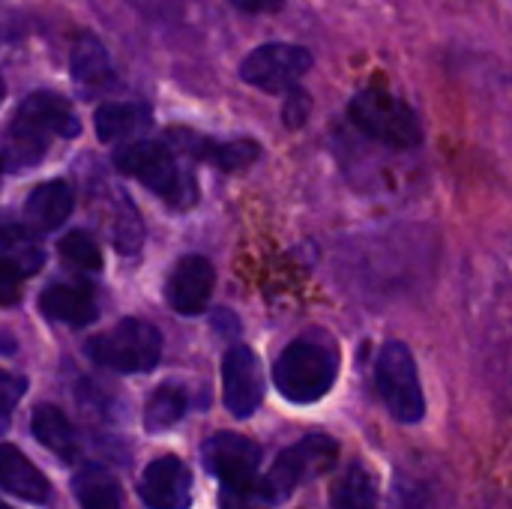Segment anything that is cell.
I'll use <instances>...</instances> for the list:
<instances>
[{"instance_id":"obj_1","label":"cell","mask_w":512,"mask_h":509,"mask_svg":"<svg viewBox=\"0 0 512 509\" xmlns=\"http://www.w3.org/2000/svg\"><path fill=\"white\" fill-rule=\"evenodd\" d=\"M204 468L222 483L219 507L222 509H261V447L243 435L219 432L201 447Z\"/></svg>"},{"instance_id":"obj_2","label":"cell","mask_w":512,"mask_h":509,"mask_svg":"<svg viewBox=\"0 0 512 509\" xmlns=\"http://www.w3.org/2000/svg\"><path fill=\"white\" fill-rule=\"evenodd\" d=\"M339 378V351L327 339H294L273 363V384L294 405L321 402Z\"/></svg>"},{"instance_id":"obj_3","label":"cell","mask_w":512,"mask_h":509,"mask_svg":"<svg viewBox=\"0 0 512 509\" xmlns=\"http://www.w3.org/2000/svg\"><path fill=\"white\" fill-rule=\"evenodd\" d=\"M78 132H81V123L72 105L51 90H36L21 102L9 126V150L18 165H33L48 150L51 135L78 138Z\"/></svg>"},{"instance_id":"obj_4","label":"cell","mask_w":512,"mask_h":509,"mask_svg":"<svg viewBox=\"0 0 512 509\" xmlns=\"http://www.w3.org/2000/svg\"><path fill=\"white\" fill-rule=\"evenodd\" d=\"M114 165L123 174L141 180L150 192H156L165 204L177 210H186L198 201V186L192 171H186L171 153V147L159 141H132L120 147L114 153Z\"/></svg>"},{"instance_id":"obj_5","label":"cell","mask_w":512,"mask_h":509,"mask_svg":"<svg viewBox=\"0 0 512 509\" xmlns=\"http://www.w3.org/2000/svg\"><path fill=\"white\" fill-rule=\"evenodd\" d=\"M348 117L363 135H369L372 141L384 147L414 150L423 144V123L417 111L405 99L387 90H378V87L360 90L348 105Z\"/></svg>"},{"instance_id":"obj_6","label":"cell","mask_w":512,"mask_h":509,"mask_svg":"<svg viewBox=\"0 0 512 509\" xmlns=\"http://www.w3.org/2000/svg\"><path fill=\"white\" fill-rule=\"evenodd\" d=\"M339 459V444L324 435L312 432L294 447L282 450L273 468L261 477V501L264 507H276L291 498V492L321 474H327Z\"/></svg>"},{"instance_id":"obj_7","label":"cell","mask_w":512,"mask_h":509,"mask_svg":"<svg viewBox=\"0 0 512 509\" xmlns=\"http://www.w3.org/2000/svg\"><path fill=\"white\" fill-rule=\"evenodd\" d=\"M375 384L378 396L387 405L396 423L414 426L426 417V396L417 372V360L411 348L399 339H390L375 360Z\"/></svg>"},{"instance_id":"obj_8","label":"cell","mask_w":512,"mask_h":509,"mask_svg":"<svg viewBox=\"0 0 512 509\" xmlns=\"http://www.w3.org/2000/svg\"><path fill=\"white\" fill-rule=\"evenodd\" d=\"M87 354L99 366L114 369V372H123V375L150 372L159 363V357H162V336L147 321L123 318L108 333L96 336L87 345Z\"/></svg>"},{"instance_id":"obj_9","label":"cell","mask_w":512,"mask_h":509,"mask_svg":"<svg viewBox=\"0 0 512 509\" xmlns=\"http://www.w3.org/2000/svg\"><path fill=\"white\" fill-rule=\"evenodd\" d=\"M315 57L309 48L294 42H264L240 63V78L264 93H288L312 69Z\"/></svg>"},{"instance_id":"obj_10","label":"cell","mask_w":512,"mask_h":509,"mask_svg":"<svg viewBox=\"0 0 512 509\" xmlns=\"http://www.w3.org/2000/svg\"><path fill=\"white\" fill-rule=\"evenodd\" d=\"M222 399H225V408L237 420H246L261 408L264 372H261L258 354L252 348L234 345L225 351V357H222Z\"/></svg>"},{"instance_id":"obj_11","label":"cell","mask_w":512,"mask_h":509,"mask_svg":"<svg viewBox=\"0 0 512 509\" xmlns=\"http://www.w3.org/2000/svg\"><path fill=\"white\" fill-rule=\"evenodd\" d=\"M138 498L147 509L192 507V471L177 456L153 459L138 483Z\"/></svg>"},{"instance_id":"obj_12","label":"cell","mask_w":512,"mask_h":509,"mask_svg":"<svg viewBox=\"0 0 512 509\" xmlns=\"http://www.w3.org/2000/svg\"><path fill=\"white\" fill-rule=\"evenodd\" d=\"M213 285H216L213 264L204 255H186L177 261V267L165 282L168 306L177 315H201L210 303Z\"/></svg>"},{"instance_id":"obj_13","label":"cell","mask_w":512,"mask_h":509,"mask_svg":"<svg viewBox=\"0 0 512 509\" xmlns=\"http://www.w3.org/2000/svg\"><path fill=\"white\" fill-rule=\"evenodd\" d=\"M171 141H174L183 153H189V156H195V159H201V162H210V165H216L219 171H243V168H249L252 162H258V156H261V147H258V141H252V138L216 141V138H204V135H195V132L174 129V132H171Z\"/></svg>"},{"instance_id":"obj_14","label":"cell","mask_w":512,"mask_h":509,"mask_svg":"<svg viewBox=\"0 0 512 509\" xmlns=\"http://www.w3.org/2000/svg\"><path fill=\"white\" fill-rule=\"evenodd\" d=\"M0 489L30 504H45L51 498L48 477L12 444H0Z\"/></svg>"},{"instance_id":"obj_15","label":"cell","mask_w":512,"mask_h":509,"mask_svg":"<svg viewBox=\"0 0 512 509\" xmlns=\"http://www.w3.org/2000/svg\"><path fill=\"white\" fill-rule=\"evenodd\" d=\"M69 69L72 78L87 90V93H99L108 90L117 78L114 63L105 51V45L93 36V33H81L72 42V54H69Z\"/></svg>"},{"instance_id":"obj_16","label":"cell","mask_w":512,"mask_h":509,"mask_svg":"<svg viewBox=\"0 0 512 509\" xmlns=\"http://www.w3.org/2000/svg\"><path fill=\"white\" fill-rule=\"evenodd\" d=\"M39 309L45 312V318L69 327H87L96 318V303L81 285H51L39 297Z\"/></svg>"},{"instance_id":"obj_17","label":"cell","mask_w":512,"mask_h":509,"mask_svg":"<svg viewBox=\"0 0 512 509\" xmlns=\"http://www.w3.org/2000/svg\"><path fill=\"white\" fill-rule=\"evenodd\" d=\"M72 213V186L66 180H48L39 183L27 198V219L39 231L60 228Z\"/></svg>"},{"instance_id":"obj_18","label":"cell","mask_w":512,"mask_h":509,"mask_svg":"<svg viewBox=\"0 0 512 509\" xmlns=\"http://www.w3.org/2000/svg\"><path fill=\"white\" fill-rule=\"evenodd\" d=\"M30 429H33V438L51 450L54 456H60L63 462H72L78 456V438H75V429L72 423L63 417L60 408L54 405H39L33 411V420H30Z\"/></svg>"},{"instance_id":"obj_19","label":"cell","mask_w":512,"mask_h":509,"mask_svg":"<svg viewBox=\"0 0 512 509\" xmlns=\"http://www.w3.org/2000/svg\"><path fill=\"white\" fill-rule=\"evenodd\" d=\"M150 108L135 105V102H108L96 111V135L99 141L111 144V141H123L141 129L150 126Z\"/></svg>"},{"instance_id":"obj_20","label":"cell","mask_w":512,"mask_h":509,"mask_svg":"<svg viewBox=\"0 0 512 509\" xmlns=\"http://www.w3.org/2000/svg\"><path fill=\"white\" fill-rule=\"evenodd\" d=\"M333 509H378V489L363 465H351L330 489Z\"/></svg>"},{"instance_id":"obj_21","label":"cell","mask_w":512,"mask_h":509,"mask_svg":"<svg viewBox=\"0 0 512 509\" xmlns=\"http://www.w3.org/2000/svg\"><path fill=\"white\" fill-rule=\"evenodd\" d=\"M75 495L81 509H123V495L117 480L105 468H84L75 474Z\"/></svg>"},{"instance_id":"obj_22","label":"cell","mask_w":512,"mask_h":509,"mask_svg":"<svg viewBox=\"0 0 512 509\" xmlns=\"http://www.w3.org/2000/svg\"><path fill=\"white\" fill-rule=\"evenodd\" d=\"M186 408H189L186 390L177 387V384H162L150 396V402L144 408V426H147V432H165V429L177 426L183 420Z\"/></svg>"},{"instance_id":"obj_23","label":"cell","mask_w":512,"mask_h":509,"mask_svg":"<svg viewBox=\"0 0 512 509\" xmlns=\"http://www.w3.org/2000/svg\"><path fill=\"white\" fill-rule=\"evenodd\" d=\"M60 255L81 267V270H99L102 267V252H99V243L87 234V231H69L63 240H60Z\"/></svg>"},{"instance_id":"obj_24","label":"cell","mask_w":512,"mask_h":509,"mask_svg":"<svg viewBox=\"0 0 512 509\" xmlns=\"http://www.w3.org/2000/svg\"><path fill=\"white\" fill-rule=\"evenodd\" d=\"M312 114V96L303 87H294L285 93V105H282V120L288 129H300Z\"/></svg>"},{"instance_id":"obj_25","label":"cell","mask_w":512,"mask_h":509,"mask_svg":"<svg viewBox=\"0 0 512 509\" xmlns=\"http://www.w3.org/2000/svg\"><path fill=\"white\" fill-rule=\"evenodd\" d=\"M21 300V276L18 267L0 255V306H15Z\"/></svg>"},{"instance_id":"obj_26","label":"cell","mask_w":512,"mask_h":509,"mask_svg":"<svg viewBox=\"0 0 512 509\" xmlns=\"http://www.w3.org/2000/svg\"><path fill=\"white\" fill-rule=\"evenodd\" d=\"M24 390H27V381L24 378L0 369V417H6L18 405V399L24 396Z\"/></svg>"},{"instance_id":"obj_27","label":"cell","mask_w":512,"mask_h":509,"mask_svg":"<svg viewBox=\"0 0 512 509\" xmlns=\"http://www.w3.org/2000/svg\"><path fill=\"white\" fill-rule=\"evenodd\" d=\"M237 9L243 12H252V15H261V12H279L285 6V0H231Z\"/></svg>"},{"instance_id":"obj_28","label":"cell","mask_w":512,"mask_h":509,"mask_svg":"<svg viewBox=\"0 0 512 509\" xmlns=\"http://www.w3.org/2000/svg\"><path fill=\"white\" fill-rule=\"evenodd\" d=\"M3 96H6V87H3V78H0V102H3Z\"/></svg>"},{"instance_id":"obj_29","label":"cell","mask_w":512,"mask_h":509,"mask_svg":"<svg viewBox=\"0 0 512 509\" xmlns=\"http://www.w3.org/2000/svg\"><path fill=\"white\" fill-rule=\"evenodd\" d=\"M0 509H12V507H9V504H3V501H0Z\"/></svg>"},{"instance_id":"obj_30","label":"cell","mask_w":512,"mask_h":509,"mask_svg":"<svg viewBox=\"0 0 512 509\" xmlns=\"http://www.w3.org/2000/svg\"><path fill=\"white\" fill-rule=\"evenodd\" d=\"M0 174H3V162H0Z\"/></svg>"}]
</instances>
